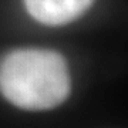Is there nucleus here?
I'll return each instance as SVG.
<instances>
[{
	"instance_id": "f257e3e1",
	"label": "nucleus",
	"mask_w": 128,
	"mask_h": 128,
	"mask_svg": "<svg viewBox=\"0 0 128 128\" xmlns=\"http://www.w3.org/2000/svg\"><path fill=\"white\" fill-rule=\"evenodd\" d=\"M70 90L67 61L57 51L18 48L0 61V92L22 110H53L67 100Z\"/></svg>"
},
{
	"instance_id": "f03ea898",
	"label": "nucleus",
	"mask_w": 128,
	"mask_h": 128,
	"mask_svg": "<svg viewBox=\"0 0 128 128\" xmlns=\"http://www.w3.org/2000/svg\"><path fill=\"white\" fill-rule=\"evenodd\" d=\"M94 0H24L28 14L46 26H63L86 13Z\"/></svg>"
}]
</instances>
